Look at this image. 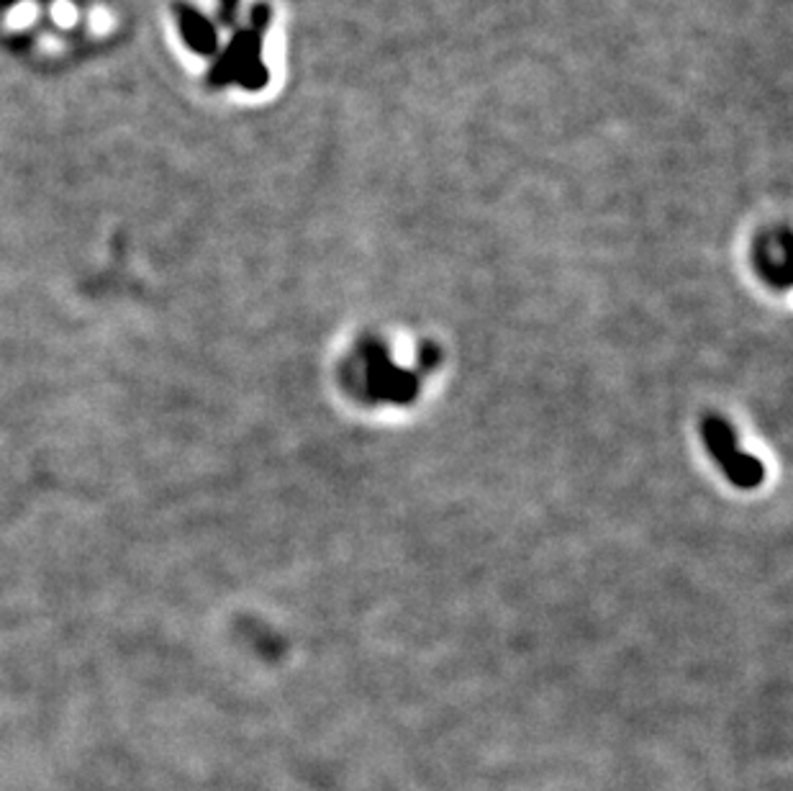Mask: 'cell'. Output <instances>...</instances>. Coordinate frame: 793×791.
Masks as SVG:
<instances>
[{"label": "cell", "mask_w": 793, "mask_h": 791, "mask_svg": "<svg viewBox=\"0 0 793 791\" xmlns=\"http://www.w3.org/2000/svg\"><path fill=\"white\" fill-rule=\"evenodd\" d=\"M704 437L708 450L717 455V460L725 468L729 479H732L737 486H757L763 479V468L755 458H747L737 450L732 430L721 422L719 417H708L704 424Z\"/></svg>", "instance_id": "6da1fadb"}, {"label": "cell", "mask_w": 793, "mask_h": 791, "mask_svg": "<svg viewBox=\"0 0 793 791\" xmlns=\"http://www.w3.org/2000/svg\"><path fill=\"white\" fill-rule=\"evenodd\" d=\"M364 357H368V378H370V394L383 398H409L413 394V381L409 373H401L391 366L388 355L378 345L364 347Z\"/></svg>", "instance_id": "7a4b0ae2"}, {"label": "cell", "mask_w": 793, "mask_h": 791, "mask_svg": "<svg viewBox=\"0 0 793 791\" xmlns=\"http://www.w3.org/2000/svg\"><path fill=\"white\" fill-rule=\"evenodd\" d=\"M175 16H178L180 34L186 39V44L206 58V54L216 52V29L210 26L206 16H201L199 11H193L191 5L175 3Z\"/></svg>", "instance_id": "3957f363"}, {"label": "cell", "mask_w": 793, "mask_h": 791, "mask_svg": "<svg viewBox=\"0 0 793 791\" xmlns=\"http://www.w3.org/2000/svg\"><path fill=\"white\" fill-rule=\"evenodd\" d=\"M236 5H240V0H221V13H223V21H231V18H234Z\"/></svg>", "instance_id": "277c9868"}]
</instances>
